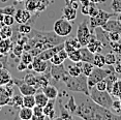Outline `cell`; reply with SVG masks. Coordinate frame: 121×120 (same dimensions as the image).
Masks as SVG:
<instances>
[{
	"instance_id": "18",
	"label": "cell",
	"mask_w": 121,
	"mask_h": 120,
	"mask_svg": "<svg viewBox=\"0 0 121 120\" xmlns=\"http://www.w3.org/2000/svg\"><path fill=\"white\" fill-rule=\"evenodd\" d=\"M62 18L66 19L67 21H73L77 18V9H73L69 5H65L62 9Z\"/></svg>"
},
{
	"instance_id": "10",
	"label": "cell",
	"mask_w": 121,
	"mask_h": 120,
	"mask_svg": "<svg viewBox=\"0 0 121 120\" xmlns=\"http://www.w3.org/2000/svg\"><path fill=\"white\" fill-rule=\"evenodd\" d=\"M50 73H51V78L54 79V81L58 82L61 81L63 77L67 73V70H65L64 65L59 64V65H55L51 63V69H50Z\"/></svg>"
},
{
	"instance_id": "46",
	"label": "cell",
	"mask_w": 121,
	"mask_h": 120,
	"mask_svg": "<svg viewBox=\"0 0 121 120\" xmlns=\"http://www.w3.org/2000/svg\"><path fill=\"white\" fill-rule=\"evenodd\" d=\"M98 10H99V9L97 7V4L91 2L89 5V13H88V16H89V17H94V16L97 15Z\"/></svg>"
},
{
	"instance_id": "44",
	"label": "cell",
	"mask_w": 121,
	"mask_h": 120,
	"mask_svg": "<svg viewBox=\"0 0 121 120\" xmlns=\"http://www.w3.org/2000/svg\"><path fill=\"white\" fill-rule=\"evenodd\" d=\"M111 9L113 10V13H121V0H112Z\"/></svg>"
},
{
	"instance_id": "22",
	"label": "cell",
	"mask_w": 121,
	"mask_h": 120,
	"mask_svg": "<svg viewBox=\"0 0 121 120\" xmlns=\"http://www.w3.org/2000/svg\"><path fill=\"white\" fill-rule=\"evenodd\" d=\"M10 94L9 93L7 89L5 88V86H0V106H7L9 103L10 100Z\"/></svg>"
},
{
	"instance_id": "57",
	"label": "cell",
	"mask_w": 121,
	"mask_h": 120,
	"mask_svg": "<svg viewBox=\"0 0 121 120\" xmlns=\"http://www.w3.org/2000/svg\"><path fill=\"white\" fill-rule=\"evenodd\" d=\"M116 19H117V20H118V21H119L120 23H121V13H117V15H116Z\"/></svg>"
},
{
	"instance_id": "23",
	"label": "cell",
	"mask_w": 121,
	"mask_h": 120,
	"mask_svg": "<svg viewBox=\"0 0 121 120\" xmlns=\"http://www.w3.org/2000/svg\"><path fill=\"white\" fill-rule=\"evenodd\" d=\"M18 116L22 120H30L33 116V110L28 107H22L21 109H19Z\"/></svg>"
},
{
	"instance_id": "47",
	"label": "cell",
	"mask_w": 121,
	"mask_h": 120,
	"mask_svg": "<svg viewBox=\"0 0 121 120\" xmlns=\"http://www.w3.org/2000/svg\"><path fill=\"white\" fill-rule=\"evenodd\" d=\"M120 35L118 32H108V39L110 42H120Z\"/></svg>"
},
{
	"instance_id": "28",
	"label": "cell",
	"mask_w": 121,
	"mask_h": 120,
	"mask_svg": "<svg viewBox=\"0 0 121 120\" xmlns=\"http://www.w3.org/2000/svg\"><path fill=\"white\" fill-rule=\"evenodd\" d=\"M13 34L12 26L2 25L0 29V39H12Z\"/></svg>"
},
{
	"instance_id": "8",
	"label": "cell",
	"mask_w": 121,
	"mask_h": 120,
	"mask_svg": "<svg viewBox=\"0 0 121 120\" xmlns=\"http://www.w3.org/2000/svg\"><path fill=\"white\" fill-rule=\"evenodd\" d=\"M13 83H15L16 85H18L19 91H20V93L22 95L35 94L37 92V89L35 88V87L25 83V82L23 81V79H22V80H19V79H13Z\"/></svg>"
},
{
	"instance_id": "2",
	"label": "cell",
	"mask_w": 121,
	"mask_h": 120,
	"mask_svg": "<svg viewBox=\"0 0 121 120\" xmlns=\"http://www.w3.org/2000/svg\"><path fill=\"white\" fill-rule=\"evenodd\" d=\"M61 81L65 84L66 88L69 90V91L81 92V93L89 96L90 89H89V87H88L87 77L85 75H83V73H81L78 77H71L68 73H66Z\"/></svg>"
},
{
	"instance_id": "3",
	"label": "cell",
	"mask_w": 121,
	"mask_h": 120,
	"mask_svg": "<svg viewBox=\"0 0 121 120\" xmlns=\"http://www.w3.org/2000/svg\"><path fill=\"white\" fill-rule=\"evenodd\" d=\"M89 96H90V99H91L94 103H97V105L111 110L112 103H113V100L114 99H113V97H112V94L109 93L107 90L100 91V90L96 89L95 87L93 86L90 88Z\"/></svg>"
},
{
	"instance_id": "53",
	"label": "cell",
	"mask_w": 121,
	"mask_h": 120,
	"mask_svg": "<svg viewBox=\"0 0 121 120\" xmlns=\"http://www.w3.org/2000/svg\"><path fill=\"white\" fill-rule=\"evenodd\" d=\"M17 69L19 72H23V70H27V65L24 64L23 62H19V64L17 65Z\"/></svg>"
},
{
	"instance_id": "62",
	"label": "cell",
	"mask_w": 121,
	"mask_h": 120,
	"mask_svg": "<svg viewBox=\"0 0 121 120\" xmlns=\"http://www.w3.org/2000/svg\"><path fill=\"white\" fill-rule=\"evenodd\" d=\"M119 55H121V53H120V54H119Z\"/></svg>"
},
{
	"instance_id": "12",
	"label": "cell",
	"mask_w": 121,
	"mask_h": 120,
	"mask_svg": "<svg viewBox=\"0 0 121 120\" xmlns=\"http://www.w3.org/2000/svg\"><path fill=\"white\" fill-rule=\"evenodd\" d=\"M15 21L19 24H26L29 23L31 20V13L28 12L27 9H17L16 13L13 15Z\"/></svg>"
},
{
	"instance_id": "45",
	"label": "cell",
	"mask_w": 121,
	"mask_h": 120,
	"mask_svg": "<svg viewBox=\"0 0 121 120\" xmlns=\"http://www.w3.org/2000/svg\"><path fill=\"white\" fill-rule=\"evenodd\" d=\"M4 25H9V26H13L15 24V17L12 15H4L3 16V20H2Z\"/></svg>"
},
{
	"instance_id": "6",
	"label": "cell",
	"mask_w": 121,
	"mask_h": 120,
	"mask_svg": "<svg viewBox=\"0 0 121 120\" xmlns=\"http://www.w3.org/2000/svg\"><path fill=\"white\" fill-rule=\"evenodd\" d=\"M116 13H108L106 10L99 9L96 16L89 17V26L91 31H94V28H96V27H101L103 25H104L108 22V20H110L113 17H116Z\"/></svg>"
},
{
	"instance_id": "29",
	"label": "cell",
	"mask_w": 121,
	"mask_h": 120,
	"mask_svg": "<svg viewBox=\"0 0 121 120\" xmlns=\"http://www.w3.org/2000/svg\"><path fill=\"white\" fill-rule=\"evenodd\" d=\"M118 80V76L116 73H110L108 77L106 78V82H107V91L109 92V93H111L112 92V88H113V85H114V83Z\"/></svg>"
},
{
	"instance_id": "52",
	"label": "cell",
	"mask_w": 121,
	"mask_h": 120,
	"mask_svg": "<svg viewBox=\"0 0 121 120\" xmlns=\"http://www.w3.org/2000/svg\"><path fill=\"white\" fill-rule=\"evenodd\" d=\"M89 5H82V6H81V13H82V15L88 16V13H89Z\"/></svg>"
},
{
	"instance_id": "9",
	"label": "cell",
	"mask_w": 121,
	"mask_h": 120,
	"mask_svg": "<svg viewBox=\"0 0 121 120\" xmlns=\"http://www.w3.org/2000/svg\"><path fill=\"white\" fill-rule=\"evenodd\" d=\"M63 48H64V43H61L57 46H54V47H52V48H49V49H47V50L42 51L36 57L40 58L42 60H45V61H49L54 54L58 53V52L60 50H62Z\"/></svg>"
},
{
	"instance_id": "61",
	"label": "cell",
	"mask_w": 121,
	"mask_h": 120,
	"mask_svg": "<svg viewBox=\"0 0 121 120\" xmlns=\"http://www.w3.org/2000/svg\"><path fill=\"white\" fill-rule=\"evenodd\" d=\"M53 1H54V0H51V2H53Z\"/></svg>"
},
{
	"instance_id": "1",
	"label": "cell",
	"mask_w": 121,
	"mask_h": 120,
	"mask_svg": "<svg viewBox=\"0 0 121 120\" xmlns=\"http://www.w3.org/2000/svg\"><path fill=\"white\" fill-rule=\"evenodd\" d=\"M75 115L85 120H117L121 116L114 114L110 109L104 108L94 103L91 99H87L77 107Z\"/></svg>"
},
{
	"instance_id": "32",
	"label": "cell",
	"mask_w": 121,
	"mask_h": 120,
	"mask_svg": "<svg viewBox=\"0 0 121 120\" xmlns=\"http://www.w3.org/2000/svg\"><path fill=\"white\" fill-rule=\"evenodd\" d=\"M25 9L30 13H37L38 0H25Z\"/></svg>"
},
{
	"instance_id": "4",
	"label": "cell",
	"mask_w": 121,
	"mask_h": 120,
	"mask_svg": "<svg viewBox=\"0 0 121 120\" xmlns=\"http://www.w3.org/2000/svg\"><path fill=\"white\" fill-rule=\"evenodd\" d=\"M96 37L94 31H90L89 20H84L78 26L77 29V39L81 43L82 47H86L92 39Z\"/></svg>"
},
{
	"instance_id": "41",
	"label": "cell",
	"mask_w": 121,
	"mask_h": 120,
	"mask_svg": "<svg viewBox=\"0 0 121 120\" xmlns=\"http://www.w3.org/2000/svg\"><path fill=\"white\" fill-rule=\"evenodd\" d=\"M17 12V9L13 4H9V5H5L3 7H0V13H3V15H12L13 16Z\"/></svg>"
},
{
	"instance_id": "54",
	"label": "cell",
	"mask_w": 121,
	"mask_h": 120,
	"mask_svg": "<svg viewBox=\"0 0 121 120\" xmlns=\"http://www.w3.org/2000/svg\"><path fill=\"white\" fill-rule=\"evenodd\" d=\"M80 2L79 1H71V2H69V3H67L66 5H69V6H71L73 9H79V4Z\"/></svg>"
},
{
	"instance_id": "51",
	"label": "cell",
	"mask_w": 121,
	"mask_h": 120,
	"mask_svg": "<svg viewBox=\"0 0 121 120\" xmlns=\"http://www.w3.org/2000/svg\"><path fill=\"white\" fill-rule=\"evenodd\" d=\"M113 69H114V72L118 73V75H121V55L118 58V60L116 61V63L113 64Z\"/></svg>"
},
{
	"instance_id": "50",
	"label": "cell",
	"mask_w": 121,
	"mask_h": 120,
	"mask_svg": "<svg viewBox=\"0 0 121 120\" xmlns=\"http://www.w3.org/2000/svg\"><path fill=\"white\" fill-rule=\"evenodd\" d=\"M95 88L100 90V91H104V90H107V82H106V79H104V80H101L99 82H97V83L95 84Z\"/></svg>"
},
{
	"instance_id": "42",
	"label": "cell",
	"mask_w": 121,
	"mask_h": 120,
	"mask_svg": "<svg viewBox=\"0 0 121 120\" xmlns=\"http://www.w3.org/2000/svg\"><path fill=\"white\" fill-rule=\"evenodd\" d=\"M59 107H60V115H59L60 119H73V115L62 106L61 99H59Z\"/></svg>"
},
{
	"instance_id": "36",
	"label": "cell",
	"mask_w": 121,
	"mask_h": 120,
	"mask_svg": "<svg viewBox=\"0 0 121 120\" xmlns=\"http://www.w3.org/2000/svg\"><path fill=\"white\" fill-rule=\"evenodd\" d=\"M12 51H13V54L17 57V58H21L22 54H23V52H24V46L13 42Z\"/></svg>"
},
{
	"instance_id": "40",
	"label": "cell",
	"mask_w": 121,
	"mask_h": 120,
	"mask_svg": "<svg viewBox=\"0 0 121 120\" xmlns=\"http://www.w3.org/2000/svg\"><path fill=\"white\" fill-rule=\"evenodd\" d=\"M33 58H34V57L31 55V53H30V52L24 51L23 54H22V56H21V58H20V61L23 62L24 64H26L27 66H28V64L32 63V61H33Z\"/></svg>"
},
{
	"instance_id": "21",
	"label": "cell",
	"mask_w": 121,
	"mask_h": 120,
	"mask_svg": "<svg viewBox=\"0 0 121 120\" xmlns=\"http://www.w3.org/2000/svg\"><path fill=\"white\" fill-rule=\"evenodd\" d=\"M13 80L12 75L5 67H0V86H4Z\"/></svg>"
},
{
	"instance_id": "59",
	"label": "cell",
	"mask_w": 121,
	"mask_h": 120,
	"mask_svg": "<svg viewBox=\"0 0 121 120\" xmlns=\"http://www.w3.org/2000/svg\"><path fill=\"white\" fill-rule=\"evenodd\" d=\"M15 1L18 3V2H23V1H25V0H15Z\"/></svg>"
},
{
	"instance_id": "39",
	"label": "cell",
	"mask_w": 121,
	"mask_h": 120,
	"mask_svg": "<svg viewBox=\"0 0 121 120\" xmlns=\"http://www.w3.org/2000/svg\"><path fill=\"white\" fill-rule=\"evenodd\" d=\"M77 107H78V106L76 105V102H75L73 96H69V99H68V102L65 103L64 108L66 109V110L69 112L70 114H75V112L77 110Z\"/></svg>"
},
{
	"instance_id": "31",
	"label": "cell",
	"mask_w": 121,
	"mask_h": 120,
	"mask_svg": "<svg viewBox=\"0 0 121 120\" xmlns=\"http://www.w3.org/2000/svg\"><path fill=\"white\" fill-rule=\"evenodd\" d=\"M35 103V97L34 94H29V95H23V107H28V108H33Z\"/></svg>"
},
{
	"instance_id": "14",
	"label": "cell",
	"mask_w": 121,
	"mask_h": 120,
	"mask_svg": "<svg viewBox=\"0 0 121 120\" xmlns=\"http://www.w3.org/2000/svg\"><path fill=\"white\" fill-rule=\"evenodd\" d=\"M82 47L81 43L79 42V39L77 37H71V39H67L64 40V50L66 51V53L73 51V50H79Z\"/></svg>"
},
{
	"instance_id": "24",
	"label": "cell",
	"mask_w": 121,
	"mask_h": 120,
	"mask_svg": "<svg viewBox=\"0 0 121 120\" xmlns=\"http://www.w3.org/2000/svg\"><path fill=\"white\" fill-rule=\"evenodd\" d=\"M23 81L25 82V83L29 84V85L35 87L36 89H39V84H38V78L36 75H34V73H28L27 75H25V77L23 78Z\"/></svg>"
},
{
	"instance_id": "49",
	"label": "cell",
	"mask_w": 121,
	"mask_h": 120,
	"mask_svg": "<svg viewBox=\"0 0 121 120\" xmlns=\"http://www.w3.org/2000/svg\"><path fill=\"white\" fill-rule=\"evenodd\" d=\"M120 109H121V102H120V99H118L117 100H113L111 110H113V112H114V113L117 114L118 112L120 111Z\"/></svg>"
},
{
	"instance_id": "35",
	"label": "cell",
	"mask_w": 121,
	"mask_h": 120,
	"mask_svg": "<svg viewBox=\"0 0 121 120\" xmlns=\"http://www.w3.org/2000/svg\"><path fill=\"white\" fill-rule=\"evenodd\" d=\"M93 69H94V65L91 62H83L82 61V64H81V70H82V73L85 75L86 77L90 75L92 73Z\"/></svg>"
},
{
	"instance_id": "20",
	"label": "cell",
	"mask_w": 121,
	"mask_h": 120,
	"mask_svg": "<svg viewBox=\"0 0 121 120\" xmlns=\"http://www.w3.org/2000/svg\"><path fill=\"white\" fill-rule=\"evenodd\" d=\"M43 114L47 118L53 119L55 117V99H49L47 105L43 107Z\"/></svg>"
},
{
	"instance_id": "5",
	"label": "cell",
	"mask_w": 121,
	"mask_h": 120,
	"mask_svg": "<svg viewBox=\"0 0 121 120\" xmlns=\"http://www.w3.org/2000/svg\"><path fill=\"white\" fill-rule=\"evenodd\" d=\"M109 69H104L103 67H96L94 66L92 73H90L89 76L87 77V83H88V87L89 89L91 87L95 86V84L97 82H99L104 79H106L110 73H114V69H113V65H109Z\"/></svg>"
},
{
	"instance_id": "13",
	"label": "cell",
	"mask_w": 121,
	"mask_h": 120,
	"mask_svg": "<svg viewBox=\"0 0 121 120\" xmlns=\"http://www.w3.org/2000/svg\"><path fill=\"white\" fill-rule=\"evenodd\" d=\"M101 28L106 30L107 32H118L121 34V23L117 19H110Z\"/></svg>"
},
{
	"instance_id": "48",
	"label": "cell",
	"mask_w": 121,
	"mask_h": 120,
	"mask_svg": "<svg viewBox=\"0 0 121 120\" xmlns=\"http://www.w3.org/2000/svg\"><path fill=\"white\" fill-rule=\"evenodd\" d=\"M50 61H51V63L52 64H55V65H59V64H62L63 62V60L60 58V56L58 55V53H56V54H54L53 56H52V58L50 59Z\"/></svg>"
},
{
	"instance_id": "19",
	"label": "cell",
	"mask_w": 121,
	"mask_h": 120,
	"mask_svg": "<svg viewBox=\"0 0 121 120\" xmlns=\"http://www.w3.org/2000/svg\"><path fill=\"white\" fill-rule=\"evenodd\" d=\"M80 54H81V61L83 62H91L93 61L94 58V54L89 50L87 47H81L79 49Z\"/></svg>"
},
{
	"instance_id": "16",
	"label": "cell",
	"mask_w": 121,
	"mask_h": 120,
	"mask_svg": "<svg viewBox=\"0 0 121 120\" xmlns=\"http://www.w3.org/2000/svg\"><path fill=\"white\" fill-rule=\"evenodd\" d=\"M42 91L48 96L49 99H56L58 97V90L54 85H51V84H48L47 86L43 87Z\"/></svg>"
},
{
	"instance_id": "11",
	"label": "cell",
	"mask_w": 121,
	"mask_h": 120,
	"mask_svg": "<svg viewBox=\"0 0 121 120\" xmlns=\"http://www.w3.org/2000/svg\"><path fill=\"white\" fill-rule=\"evenodd\" d=\"M49 62H50V60L45 61V60H42L38 57H34L33 61H32V70L37 73H43L48 69Z\"/></svg>"
},
{
	"instance_id": "56",
	"label": "cell",
	"mask_w": 121,
	"mask_h": 120,
	"mask_svg": "<svg viewBox=\"0 0 121 120\" xmlns=\"http://www.w3.org/2000/svg\"><path fill=\"white\" fill-rule=\"evenodd\" d=\"M90 2H92V3H95V4H100V3H104V2H106V0H90Z\"/></svg>"
},
{
	"instance_id": "33",
	"label": "cell",
	"mask_w": 121,
	"mask_h": 120,
	"mask_svg": "<svg viewBox=\"0 0 121 120\" xmlns=\"http://www.w3.org/2000/svg\"><path fill=\"white\" fill-rule=\"evenodd\" d=\"M67 73L71 77H78L82 73L81 66L75 63L73 65H68L67 66Z\"/></svg>"
},
{
	"instance_id": "58",
	"label": "cell",
	"mask_w": 121,
	"mask_h": 120,
	"mask_svg": "<svg viewBox=\"0 0 121 120\" xmlns=\"http://www.w3.org/2000/svg\"><path fill=\"white\" fill-rule=\"evenodd\" d=\"M66 1V4L67 3H69V2H71V1H79V0H65Z\"/></svg>"
},
{
	"instance_id": "38",
	"label": "cell",
	"mask_w": 121,
	"mask_h": 120,
	"mask_svg": "<svg viewBox=\"0 0 121 120\" xmlns=\"http://www.w3.org/2000/svg\"><path fill=\"white\" fill-rule=\"evenodd\" d=\"M67 56H68V59H69L71 62H73V63H77V62L81 61V54H80V51L77 50V49L68 52Z\"/></svg>"
},
{
	"instance_id": "15",
	"label": "cell",
	"mask_w": 121,
	"mask_h": 120,
	"mask_svg": "<svg viewBox=\"0 0 121 120\" xmlns=\"http://www.w3.org/2000/svg\"><path fill=\"white\" fill-rule=\"evenodd\" d=\"M86 47L89 49L93 54L101 53V51L104 50V45L101 43L100 40H98L96 37H94V39H92L91 40H90L89 43H88Z\"/></svg>"
},
{
	"instance_id": "37",
	"label": "cell",
	"mask_w": 121,
	"mask_h": 120,
	"mask_svg": "<svg viewBox=\"0 0 121 120\" xmlns=\"http://www.w3.org/2000/svg\"><path fill=\"white\" fill-rule=\"evenodd\" d=\"M104 59H106V65H113L116 63V61L118 60V57L115 52L111 51L104 55Z\"/></svg>"
},
{
	"instance_id": "60",
	"label": "cell",
	"mask_w": 121,
	"mask_h": 120,
	"mask_svg": "<svg viewBox=\"0 0 121 120\" xmlns=\"http://www.w3.org/2000/svg\"><path fill=\"white\" fill-rule=\"evenodd\" d=\"M1 110H2V107H1V106H0V112H1Z\"/></svg>"
},
{
	"instance_id": "55",
	"label": "cell",
	"mask_w": 121,
	"mask_h": 120,
	"mask_svg": "<svg viewBox=\"0 0 121 120\" xmlns=\"http://www.w3.org/2000/svg\"><path fill=\"white\" fill-rule=\"evenodd\" d=\"M79 2L82 5H89L90 3H91V2H90V0H79Z\"/></svg>"
},
{
	"instance_id": "26",
	"label": "cell",
	"mask_w": 121,
	"mask_h": 120,
	"mask_svg": "<svg viewBox=\"0 0 121 120\" xmlns=\"http://www.w3.org/2000/svg\"><path fill=\"white\" fill-rule=\"evenodd\" d=\"M33 116H32V120H43V119H47L46 115L43 114V108L40 107V106H37L35 105L33 108Z\"/></svg>"
},
{
	"instance_id": "63",
	"label": "cell",
	"mask_w": 121,
	"mask_h": 120,
	"mask_svg": "<svg viewBox=\"0 0 121 120\" xmlns=\"http://www.w3.org/2000/svg\"><path fill=\"white\" fill-rule=\"evenodd\" d=\"M0 29H1V27H0Z\"/></svg>"
},
{
	"instance_id": "27",
	"label": "cell",
	"mask_w": 121,
	"mask_h": 120,
	"mask_svg": "<svg viewBox=\"0 0 121 120\" xmlns=\"http://www.w3.org/2000/svg\"><path fill=\"white\" fill-rule=\"evenodd\" d=\"M34 97H35V103H36L37 106H40V107H45L47 105V103L49 102V99L48 96L43 93V92H36V93L34 94Z\"/></svg>"
},
{
	"instance_id": "25",
	"label": "cell",
	"mask_w": 121,
	"mask_h": 120,
	"mask_svg": "<svg viewBox=\"0 0 121 120\" xmlns=\"http://www.w3.org/2000/svg\"><path fill=\"white\" fill-rule=\"evenodd\" d=\"M7 106H13L15 109H21L23 107V96L20 94H13Z\"/></svg>"
},
{
	"instance_id": "17",
	"label": "cell",
	"mask_w": 121,
	"mask_h": 120,
	"mask_svg": "<svg viewBox=\"0 0 121 120\" xmlns=\"http://www.w3.org/2000/svg\"><path fill=\"white\" fill-rule=\"evenodd\" d=\"M12 39H0V55H7V53L12 50Z\"/></svg>"
},
{
	"instance_id": "7",
	"label": "cell",
	"mask_w": 121,
	"mask_h": 120,
	"mask_svg": "<svg viewBox=\"0 0 121 120\" xmlns=\"http://www.w3.org/2000/svg\"><path fill=\"white\" fill-rule=\"evenodd\" d=\"M53 31L57 35L61 37H66L68 36L71 31H73V25H71L70 21H67L66 19L61 18L55 21L54 26H53Z\"/></svg>"
},
{
	"instance_id": "30",
	"label": "cell",
	"mask_w": 121,
	"mask_h": 120,
	"mask_svg": "<svg viewBox=\"0 0 121 120\" xmlns=\"http://www.w3.org/2000/svg\"><path fill=\"white\" fill-rule=\"evenodd\" d=\"M92 63L96 67H104L106 65V59H104V55L100 53L94 54V58H93Z\"/></svg>"
},
{
	"instance_id": "34",
	"label": "cell",
	"mask_w": 121,
	"mask_h": 120,
	"mask_svg": "<svg viewBox=\"0 0 121 120\" xmlns=\"http://www.w3.org/2000/svg\"><path fill=\"white\" fill-rule=\"evenodd\" d=\"M111 94H112V96H115V97H117V99H121V80L120 79H118L114 83Z\"/></svg>"
},
{
	"instance_id": "43",
	"label": "cell",
	"mask_w": 121,
	"mask_h": 120,
	"mask_svg": "<svg viewBox=\"0 0 121 120\" xmlns=\"http://www.w3.org/2000/svg\"><path fill=\"white\" fill-rule=\"evenodd\" d=\"M31 31H32V26L30 25L29 23L20 24V26H19V28H18V32H20V33H22V34L28 35Z\"/></svg>"
}]
</instances>
